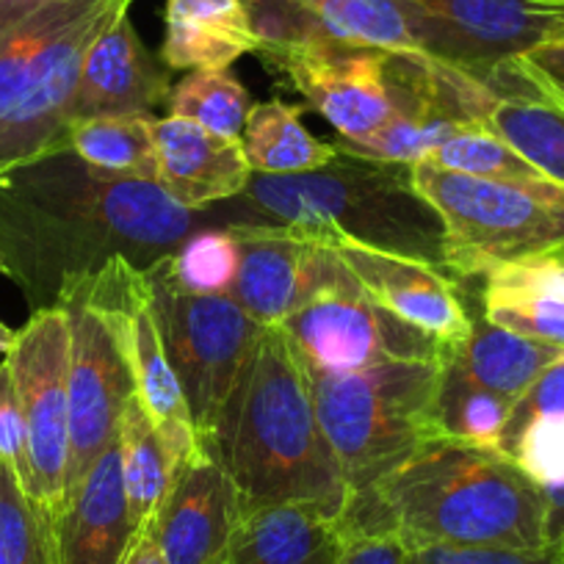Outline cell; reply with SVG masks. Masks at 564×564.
<instances>
[{"mask_svg":"<svg viewBox=\"0 0 564 564\" xmlns=\"http://www.w3.org/2000/svg\"><path fill=\"white\" fill-rule=\"evenodd\" d=\"M562 558H564V553H562Z\"/></svg>","mask_w":564,"mask_h":564,"instance_id":"cell-47","label":"cell"},{"mask_svg":"<svg viewBox=\"0 0 564 564\" xmlns=\"http://www.w3.org/2000/svg\"><path fill=\"white\" fill-rule=\"evenodd\" d=\"M410 177L441 219L443 258L454 280L564 249V186L487 181L432 164L410 166Z\"/></svg>","mask_w":564,"mask_h":564,"instance_id":"cell-6","label":"cell"},{"mask_svg":"<svg viewBox=\"0 0 564 564\" xmlns=\"http://www.w3.org/2000/svg\"><path fill=\"white\" fill-rule=\"evenodd\" d=\"M56 305L69 318V498L102 448L119 437V421L135 384L111 322L78 291H64Z\"/></svg>","mask_w":564,"mask_h":564,"instance_id":"cell-14","label":"cell"},{"mask_svg":"<svg viewBox=\"0 0 564 564\" xmlns=\"http://www.w3.org/2000/svg\"><path fill=\"white\" fill-rule=\"evenodd\" d=\"M241 197L263 214L254 225L294 227L307 238L346 236L368 247L446 269L443 225L415 192L410 166L338 153L324 170L291 177L252 175Z\"/></svg>","mask_w":564,"mask_h":564,"instance_id":"cell-4","label":"cell"},{"mask_svg":"<svg viewBox=\"0 0 564 564\" xmlns=\"http://www.w3.org/2000/svg\"><path fill=\"white\" fill-rule=\"evenodd\" d=\"M536 487L564 485V415H542L525 423L520 435L503 448Z\"/></svg>","mask_w":564,"mask_h":564,"instance_id":"cell-35","label":"cell"},{"mask_svg":"<svg viewBox=\"0 0 564 564\" xmlns=\"http://www.w3.org/2000/svg\"><path fill=\"white\" fill-rule=\"evenodd\" d=\"M542 415H564V355L558 357L553 366H547L545 371L531 382V388L514 401L507 426H503L501 448H498V452L503 454V448L520 435V430H523L525 423H531L534 417Z\"/></svg>","mask_w":564,"mask_h":564,"instance_id":"cell-37","label":"cell"},{"mask_svg":"<svg viewBox=\"0 0 564 564\" xmlns=\"http://www.w3.org/2000/svg\"><path fill=\"white\" fill-rule=\"evenodd\" d=\"M349 531L393 534L421 547L545 551L542 490L501 452L465 443H423L371 490L349 501Z\"/></svg>","mask_w":564,"mask_h":564,"instance_id":"cell-2","label":"cell"},{"mask_svg":"<svg viewBox=\"0 0 564 564\" xmlns=\"http://www.w3.org/2000/svg\"><path fill=\"white\" fill-rule=\"evenodd\" d=\"M417 53L457 64L492 86L501 67L556 40L564 7L547 0H399Z\"/></svg>","mask_w":564,"mask_h":564,"instance_id":"cell-11","label":"cell"},{"mask_svg":"<svg viewBox=\"0 0 564 564\" xmlns=\"http://www.w3.org/2000/svg\"><path fill=\"white\" fill-rule=\"evenodd\" d=\"M485 128L507 141L547 183L564 186V111L534 97H501Z\"/></svg>","mask_w":564,"mask_h":564,"instance_id":"cell-30","label":"cell"},{"mask_svg":"<svg viewBox=\"0 0 564 564\" xmlns=\"http://www.w3.org/2000/svg\"><path fill=\"white\" fill-rule=\"evenodd\" d=\"M254 53L333 124L338 139L371 135L395 117L393 51L305 40L263 42Z\"/></svg>","mask_w":564,"mask_h":564,"instance_id":"cell-12","label":"cell"},{"mask_svg":"<svg viewBox=\"0 0 564 564\" xmlns=\"http://www.w3.org/2000/svg\"><path fill=\"white\" fill-rule=\"evenodd\" d=\"M562 355L564 349L509 333L481 316L474 318L470 335L448 357L474 382L518 401L531 382Z\"/></svg>","mask_w":564,"mask_h":564,"instance_id":"cell-26","label":"cell"},{"mask_svg":"<svg viewBox=\"0 0 564 564\" xmlns=\"http://www.w3.org/2000/svg\"><path fill=\"white\" fill-rule=\"evenodd\" d=\"M161 62L170 69H230L258 51L243 0H166Z\"/></svg>","mask_w":564,"mask_h":564,"instance_id":"cell-24","label":"cell"},{"mask_svg":"<svg viewBox=\"0 0 564 564\" xmlns=\"http://www.w3.org/2000/svg\"><path fill=\"white\" fill-rule=\"evenodd\" d=\"M29 432L31 485L25 496L53 520L67 503L69 465V318L62 305L40 307L3 357Z\"/></svg>","mask_w":564,"mask_h":564,"instance_id":"cell-10","label":"cell"},{"mask_svg":"<svg viewBox=\"0 0 564 564\" xmlns=\"http://www.w3.org/2000/svg\"><path fill=\"white\" fill-rule=\"evenodd\" d=\"M514 69L523 78L525 89L534 100L564 111V42L551 40L534 51L514 58Z\"/></svg>","mask_w":564,"mask_h":564,"instance_id":"cell-38","label":"cell"},{"mask_svg":"<svg viewBox=\"0 0 564 564\" xmlns=\"http://www.w3.org/2000/svg\"><path fill=\"white\" fill-rule=\"evenodd\" d=\"M159 183L177 205L205 210L241 197L252 181L241 139H221L183 117L155 122Z\"/></svg>","mask_w":564,"mask_h":564,"instance_id":"cell-20","label":"cell"},{"mask_svg":"<svg viewBox=\"0 0 564 564\" xmlns=\"http://www.w3.org/2000/svg\"><path fill=\"white\" fill-rule=\"evenodd\" d=\"M556 40H562V42H564V29H562V31H558V36H556Z\"/></svg>","mask_w":564,"mask_h":564,"instance_id":"cell-45","label":"cell"},{"mask_svg":"<svg viewBox=\"0 0 564 564\" xmlns=\"http://www.w3.org/2000/svg\"><path fill=\"white\" fill-rule=\"evenodd\" d=\"M553 258H556V263L562 265V271H564V249H556V252H553Z\"/></svg>","mask_w":564,"mask_h":564,"instance_id":"cell-44","label":"cell"},{"mask_svg":"<svg viewBox=\"0 0 564 564\" xmlns=\"http://www.w3.org/2000/svg\"><path fill=\"white\" fill-rule=\"evenodd\" d=\"M64 291H78L111 322L133 371L135 399L164 441L172 468L199 446L181 379L172 368L153 311V285L148 271L117 254L95 274L69 282ZM62 291V294H64Z\"/></svg>","mask_w":564,"mask_h":564,"instance_id":"cell-9","label":"cell"},{"mask_svg":"<svg viewBox=\"0 0 564 564\" xmlns=\"http://www.w3.org/2000/svg\"><path fill=\"white\" fill-rule=\"evenodd\" d=\"M481 305L496 327L564 349V271L553 252L485 274Z\"/></svg>","mask_w":564,"mask_h":564,"instance_id":"cell-23","label":"cell"},{"mask_svg":"<svg viewBox=\"0 0 564 564\" xmlns=\"http://www.w3.org/2000/svg\"><path fill=\"white\" fill-rule=\"evenodd\" d=\"M141 531L128 507L117 437L102 448L53 520L56 564H122Z\"/></svg>","mask_w":564,"mask_h":564,"instance_id":"cell-18","label":"cell"},{"mask_svg":"<svg viewBox=\"0 0 564 564\" xmlns=\"http://www.w3.org/2000/svg\"><path fill=\"white\" fill-rule=\"evenodd\" d=\"M133 0H89L42 51L23 95L0 122V172L69 150L73 102L97 36Z\"/></svg>","mask_w":564,"mask_h":564,"instance_id":"cell-13","label":"cell"},{"mask_svg":"<svg viewBox=\"0 0 564 564\" xmlns=\"http://www.w3.org/2000/svg\"><path fill=\"white\" fill-rule=\"evenodd\" d=\"M340 564H410V547L393 534L349 531Z\"/></svg>","mask_w":564,"mask_h":564,"instance_id":"cell-40","label":"cell"},{"mask_svg":"<svg viewBox=\"0 0 564 564\" xmlns=\"http://www.w3.org/2000/svg\"><path fill=\"white\" fill-rule=\"evenodd\" d=\"M0 463L18 476L20 487L29 492V432H25L23 406H20L12 368H9L7 360H0Z\"/></svg>","mask_w":564,"mask_h":564,"instance_id":"cell-36","label":"cell"},{"mask_svg":"<svg viewBox=\"0 0 564 564\" xmlns=\"http://www.w3.org/2000/svg\"><path fill=\"white\" fill-rule=\"evenodd\" d=\"M230 227L241 247V265L230 296L260 327H282L302 300L316 241L294 227L249 221Z\"/></svg>","mask_w":564,"mask_h":564,"instance_id":"cell-21","label":"cell"},{"mask_svg":"<svg viewBox=\"0 0 564 564\" xmlns=\"http://www.w3.org/2000/svg\"><path fill=\"white\" fill-rule=\"evenodd\" d=\"M423 164L441 166V170L459 172L470 177H487V181L503 183H523V186H536L547 183L531 164H525L507 141L498 139L487 128H468L454 133L452 139L443 141L441 148L423 161Z\"/></svg>","mask_w":564,"mask_h":564,"instance_id":"cell-33","label":"cell"},{"mask_svg":"<svg viewBox=\"0 0 564 564\" xmlns=\"http://www.w3.org/2000/svg\"><path fill=\"white\" fill-rule=\"evenodd\" d=\"M547 3H562V7H564V0H547Z\"/></svg>","mask_w":564,"mask_h":564,"instance_id":"cell-46","label":"cell"},{"mask_svg":"<svg viewBox=\"0 0 564 564\" xmlns=\"http://www.w3.org/2000/svg\"><path fill=\"white\" fill-rule=\"evenodd\" d=\"M210 446L243 512L311 503L344 518L349 509V485L318 423L311 377L282 327H263Z\"/></svg>","mask_w":564,"mask_h":564,"instance_id":"cell-3","label":"cell"},{"mask_svg":"<svg viewBox=\"0 0 564 564\" xmlns=\"http://www.w3.org/2000/svg\"><path fill=\"white\" fill-rule=\"evenodd\" d=\"M263 42L327 40L351 47L417 51L399 0H243Z\"/></svg>","mask_w":564,"mask_h":564,"instance_id":"cell-17","label":"cell"},{"mask_svg":"<svg viewBox=\"0 0 564 564\" xmlns=\"http://www.w3.org/2000/svg\"><path fill=\"white\" fill-rule=\"evenodd\" d=\"M243 509L219 454L199 443L172 468L170 490L150 520L166 564H225Z\"/></svg>","mask_w":564,"mask_h":564,"instance_id":"cell-15","label":"cell"},{"mask_svg":"<svg viewBox=\"0 0 564 564\" xmlns=\"http://www.w3.org/2000/svg\"><path fill=\"white\" fill-rule=\"evenodd\" d=\"M0 564H56L53 523L0 463Z\"/></svg>","mask_w":564,"mask_h":564,"instance_id":"cell-34","label":"cell"},{"mask_svg":"<svg viewBox=\"0 0 564 564\" xmlns=\"http://www.w3.org/2000/svg\"><path fill=\"white\" fill-rule=\"evenodd\" d=\"M14 338H18V329H12L9 324L0 322V355H9V349L14 346Z\"/></svg>","mask_w":564,"mask_h":564,"instance_id":"cell-43","label":"cell"},{"mask_svg":"<svg viewBox=\"0 0 564 564\" xmlns=\"http://www.w3.org/2000/svg\"><path fill=\"white\" fill-rule=\"evenodd\" d=\"M122 564H166L159 551V542H155L153 531H150V525L141 531L139 540H135V545L130 547L128 558H124Z\"/></svg>","mask_w":564,"mask_h":564,"instance_id":"cell-42","label":"cell"},{"mask_svg":"<svg viewBox=\"0 0 564 564\" xmlns=\"http://www.w3.org/2000/svg\"><path fill=\"white\" fill-rule=\"evenodd\" d=\"M512 406V399L496 393V390H487L485 384L474 382L468 373L459 371L452 357L443 360L441 388H437L435 401L437 435L446 441L465 443V446L498 452Z\"/></svg>","mask_w":564,"mask_h":564,"instance_id":"cell-28","label":"cell"},{"mask_svg":"<svg viewBox=\"0 0 564 564\" xmlns=\"http://www.w3.org/2000/svg\"><path fill=\"white\" fill-rule=\"evenodd\" d=\"M545 498V547L564 553V485L540 487Z\"/></svg>","mask_w":564,"mask_h":564,"instance_id":"cell-41","label":"cell"},{"mask_svg":"<svg viewBox=\"0 0 564 564\" xmlns=\"http://www.w3.org/2000/svg\"><path fill=\"white\" fill-rule=\"evenodd\" d=\"M443 362H384L351 373L307 368L318 423L351 498L371 490L423 443L435 441Z\"/></svg>","mask_w":564,"mask_h":564,"instance_id":"cell-5","label":"cell"},{"mask_svg":"<svg viewBox=\"0 0 564 564\" xmlns=\"http://www.w3.org/2000/svg\"><path fill=\"white\" fill-rule=\"evenodd\" d=\"M170 117L197 122L221 139H241L252 97L230 69H192L170 91Z\"/></svg>","mask_w":564,"mask_h":564,"instance_id":"cell-32","label":"cell"},{"mask_svg":"<svg viewBox=\"0 0 564 564\" xmlns=\"http://www.w3.org/2000/svg\"><path fill=\"white\" fill-rule=\"evenodd\" d=\"M313 241L333 249L366 294L410 327L423 329L448 349H457L470 335L474 318L459 300L457 280L437 265L346 236H322Z\"/></svg>","mask_w":564,"mask_h":564,"instance_id":"cell-16","label":"cell"},{"mask_svg":"<svg viewBox=\"0 0 564 564\" xmlns=\"http://www.w3.org/2000/svg\"><path fill=\"white\" fill-rule=\"evenodd\" d=\"M410 564H564L553 551H509V547H421L410 551Z\"/></svg>","mask_w":564,"mask_h":564,"instance_id":"cell-39","label":"cell"},{"mask_svg":"<svg viewBox=\"0 0 564 564\" xmlns=\"http://www.w3.org/2000/svg\"><path fill=\"white\" fill-rule=\"evenodd\" d=\"M241 265V247L232 227H210L188 236L177 252L155 260L153 269L183 294L230 296Z\"/></svg>","mask_w":564,"mask_h":564,"instance_id":"cell-31","label":"cell"},{"mask_svg":"<svg viewBox=\"0 0 564 564\" xmlns=\"http://www.w3.org/2000/svg\"><path fill=\"white\" fill-rule=\"evenodd\" d=\"M170 67L144 47L130 23V9L119 14L91 45L73 102V124L80 119L153 113L170 100Z\"/></svg>","mask_w":564,"mask_h":564,"instance_id":"cell-19","label":"cell"},{"mask_svg":"<svg viewBox=\"0 0 564 564\" xmlns=\"http://www.w3.org/2000/svg\"><path fill=\"white\" fill-rule=\"evenodd\" d=\"M119 454L130 514L139 529H148L170 490L172 459L135 393L119 421Z\"/></svg>","mask_w":564,"mask_h":564,"instance_id":"cell-29","label":"cell"},{"mask_svg":"<svg viewBox=\"0 0 564 564\" xmlns=\"http://www.w3.org/2000/svg\"><path fill=\"white\" fill-rule=\"evenodd\" d=\"M252 175L291 177L324 170L338 159L333 141H322L302 122V106L282 100L252 102L241 133Z\"/></svg>","mask_w":564,"mask_h":564,"instance_id":"cell-25","label":"cell"},{"mask_svg":"<svg viewBox=\"0 0 564 564\" xmlns=\"http://www.w3.org/2000/svg\"><path fill=\"white\" fill-rule=\"evenodd\" d=\"M194 227L197 210L159 183L106 175L73 150L0 172V274L34 311L56 305L69 282L117 254L150 269Z\"/></svg>","mask_w":564,"mask_h":564,"instance_id":"cell-1","label":"cell"},{"mask_svg":"<svg viewBox=\"0 0 564 564\" xmlns=\"http://www.w3.org/2000/svg\"><path fill=\"white\" fill-rule=\"evenodd\" d=\"M282 333L302 366L318 373H351L384 362H443L452 355L437 338L377 305L344 260L318 241L302 300L282 322Z\"/></svg>","mask_w":564,"mask_h":564,"instance_id":"cell-7","label":"cell"},{"mask_svg":"<svg viewBox=\"0 0 564 564\" xmlns=\"http://www.w3.org/2000/svg\"><path fill=\"white\" fill-rule=\"evenodd\" d=\"M153 113H128V117L80 119L69 130V150L84 164L113 177L153 181L159 177Z\"/></svg>","mask_w":564,"mask_h":564,"instance_id":"cell-27","label":"cell"},{"mask_svg":"<svg viewBox=\"0 0 564 564\" xmlns=\"http://www.w3.org/2000/svg\"><path fill=\"white\" fill-rule=\"evenodd\" d=\"M144 271L153 285L161 338L181 379L194 430L199 443L210 446L263 327L232 296L183 294L153 265Z\"/></svg>","mask_w":564,"mask_h":564,"instance_id":"cell-8","label":"cell"},{"mask_svg":"<svg viewBox=\"0 0 564 564\" xmlns=\"http://www.w3.org/2000/svg\"><path fill=\"white\" fill-rule=\"evenodd\" d=\"M349 529L311 503L249 509L238 520L225 564H340Z\"/></svg>","mask_w":564,"mask_h":564,"instance_id":"cell-22","label":"cell"}]
</instances>
